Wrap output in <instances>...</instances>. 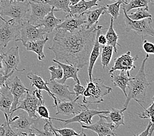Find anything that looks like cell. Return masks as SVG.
<instances>
[{
  "label": "cell",
  "mask_w": 154,
  "mask_h": 136,
  "mask_svg": "<svg viewBox=\"0 0 154 136\" xmlns=\"http://www.w3.org/2000/svg\"><path fill=\"white\" fill-rule=\"evenodd\" d=\"M153 105H154V103H153V98H152V104L149 105L148 108L146 109L144 107H143V109L145 110L144 112H143L142 113H137L138 115V116L141 119H149L150 121H152L153 123H154V109H153Z\"/></svg>",
  "instance_id": "cell-36"
},
{
  "label": "cell",
  "mask_w": 154,
  "mask_h": 136,
  "mask_svg": "<svg viewBox=\"0 0 154 136\" xmlns=\"http://www.w3.org/2000/svg\"><path fill=\"white\" fill-rule=\"evenodd\" d=\"M0 75H5V68L3 67V62L1 53H0Z\"/></svg>",
  "instance_id": "cell-43"
},
{
  "label": "cell",
  "mask_w": 154,
  "mask_h": 136,
  "mask_svg": "<svg viewBox=\"0 0 154 136\" xmlns=\"http://www.w3.org/2000/svg\"><path fill=\"white\" fill-rule=\"evenodd\" d=\"M49 71L51 73L50 80H59L63 77V71L60 66L58 65L57 67L55 65H51L49 67Z\"/></svg>",
  "instance_id": "cell-37"
},
{
  "label": "cell",
  "mask_w": 154,
  "mask_h": 136,
  "mask_svg": "<svg viewBox=\"0 0 154 136\" xmlns=\"http://www.w3.org/2000/svg\"><path fill=\"white\" fill-rule=\"evenodd\" d=\"M47 86L51 92L57 99V101L74 100L75 98L74 92L69 90V86L65 84H62L55 80L47 82Z\"/></svg>",
  "instance_id": "cell-16"
},
{
  "label": "cell",
  "mask_w": 154,
  "mask_h": 136,
  "mask_svg": "<svg viewBox=\"0 0 154 136\" xmlns=\"http://www.w3.org/2000/svg\"><path fill=\"white\" fill-rule=\"evenodd\" d=\"M49 124L51 130L54 133V135L56 136H66V135H86L85 133H83L82 131V133H78L76 132L74 130L72 129V128H62V129H57V128H54L53 126V123L52 120H49Z\"/></svg>",
  "instance_id": "cell-32"
},
{
  "label": "cell",
  "mask_w": 154,
  "mask_h": 136,
  "mask_svg": "<svg viewBox=\"0 0 154 136\" xmlns=\"http://www.w3.org/2000/svg\"><path fill=\"white\" fill-rule=\"evenodd\" d=\"M45 34L46 33L44 32L42 27H38L26 21L22 26L19 38H17L14 41L16 42L21 41L23 44L29 41L43 39Z\"/></svg>",
  "instance_id": "cell-9"
},
{
  "label": "cell",
  "mask_w": 154,
  "mask_h": 136,
  "mask_svg": "<svg viewBox=\"0 0 154 136\" xmlns=\"http://www.w3.org/2000/svg\"><path fill=\"white\" fill-rule=\"evenodd\" d=\"M123 18L125 23V31L129 32L133 30L136 34L140 35L142 37L150 35L154 36V30L152 27V18H146L142 20H134L128 17L124 5L123 6Z\"/></svg>",
  "instance_id": "cell-6"
},
{
  "label": "cell",
  "mask_w": 154,
  "mask_h": 136,
  "mask_svg": "<svg viewBox=\"0 0 154 136\" xmlns=\"http://www.w3.org/2000/svg\"><path fill=\"white\" fill-rule=\"evenodd\" d=\"M30 91L26 93L25 98L20 101L19 105L14 110V112L19 109H23L26 111L28 115L32 118H38L36 115L38 107L39 105L45 104V100H43L42 95V92L40 90H35L30 93Z\"/></svg>",
  "instance_id": "cell-7"
},
{
  "label": "cell",
  "mask_w": 154,
  "mask_h": 136,
  "mask_svg": "<svg viewBox=\"0 0 154 136\" xmlns=\"http://www.w3.org/2000/svg\"><path fill=\"white\" fill-rule=\"evenodd\" d=\"M47 3L54 7V11H62L68 13H70L69 0H47Z\"/></svg>",
  "instance_id": "cell-30"
},
{
  "label": "cell",
  "mask_w": 154,
  "mask_h": 136,
  "mask_svg": "<svg viewBox=\"0 0 154 136\" xmlns=\"http://www.w3.org/2000/svg\"><path fill=\"white\" fill-rule=\"evenodd\" d=\"M151 3L152 4H153V0H151Z\"/></svg>",
  "instance_id": "cell-50"
},
{
  "label": "cell",
  "mask_w": 154,
  "mask_h": 136,
  "mask_svg": "<svg viewBox=\"0 0 154 136\" xmlns=\"http://www.w3.org/2000/svg\"><path fill=\"white\" fill-rule=\"evenodd\" d=\"M109 113L108 110H104V111H98L96 109H90L85 107L82 111L77 114L74 117L69 119H57L53 117L52 120H55L61 121L64 122L65 125H67L70 123L79 122V123H85V124H92V119L95 115H98L100 114H107Z\"/></svg>",
  "instance_id": "cell-13"
},
{
  "label": "cell",
  "mask_w": 154,
  "mask_h": 136,
  "mask_svg": "<svg viewBox=\"0 0 154 136\" xmlns=\"http://www.w3.org/2000/svg\"><path fill=\"white\" fill-rule=\"evenodd\" d=\"M151 2V0H131L129 3H127V4H125L127 5V8H125L126 11L128 13L131 10L133 9H137L143 7L146 9H148V3Z\"/></svg>",
  "instance_id": "cell-34"
},
{
  "label": "cell",
  "mask_w": 154,
  "mask_h": 136,
  "mask_svg": "<svg viewBox=\"0 0 154 136\" xmlns=\"http://www.w3.org/2000/svg\"><path fill=\"white\" fill-rule=\"evenodd\" d=\"M13 101V95L7 83H5V85L0 89V111L3 114L8 115L9 119L11 118V107Z\"/></svg>",
  "instance_id": "cell-19"
},
{
  "label": "cell",
  "mask_w": 154,
  "mask_h": 136,
  "mask_svg": "<svg viewBox=\"0 0 154 136\" xmlns=\"http://www.w3.org/2000/svg\"><path fill=\"white\" fill-rule=\"evenodd\" d=\"M85 88L83 86L81 85L80 83H75L74 87V93L75 94V98L74 99L75 101H77L79 100V98H80L81 95H83V94L85 91Z\"/></svg>",
  "instance_id": "cell-39"
},
{
  "label": "cell",
  "mask_w": 154,
  "mask_h": 136,
  "mask_svg": "<svg viewBox=\"0 0 154 136\" xmlns=\"http://www.w3.org/2000/svg\"><path fill=\"white\" fill-rule=\"evenodd\" d=\"M87 85L83 94V104L85 105L97 104L103 101L105 95L110 93L112 89L106 86L101 78H94L92 80H87Z\"/></svg>",
  "instance_id": "cell-3"
},
{
  "label": "cell",
  "mask_w": 154,
  "mask_h": 136,
  "mask_svg": "<svg viewBox=\"0 0 154 136\" xmlns=\"http://www.w3.org/2000/svg\"><path fill=\"white\" fill-rule=\"evenodd\" d=\"M153 124H154V123H153V122H152V121L149 120V123H148V124L147 128H146V130H145L144 131H142V133L139 134H137V136H149V128H150V127L152 126V125H153Z\"/></svg>",
  "instance_id": "cell-42"
},
{
  "label": "cell",
  "mask_w": 154,
  "mask_h": 136,
  "mask_svg": "<svg viewBox=\"0 0 154 136\" xmlns=\"http://www.w3.org/2000/svg\"><path fill=\"white\" fill-rule=\"evenodd\" d=\"M10 2H24L25 0H9Z\"/></svg>",
  "instance_id": "cell-47"
},
{
  "label": "cell",
  "mask_w": 154,
  "mask_h": 136,
  "mask_svg": "<svg viewBox=\"0 0 154 136\" xmlns=\"http://www.w3.org/2000/svg\"><path fill=\"white\" fill-rule=\"evenodd\" d=\"M36 113H38L39 117L40 119H45V120H52L53 117L50 116L49 110H48V109H47V107L45 106V104L39 105L38 107L37 111H36Z\"/></svg>",
  "instance_id": "cell-38"
},
{
  "label": "cell",
  "mask_w": 154,
  "mask_h": 136,
  "mask_svg": "<svg viewBox=\"0 0 154 136\" xmlns=\"http://www.w3.org/2000/svg\"><path fill=\"white\" fill-rule=\"evenodd\" d=\"M80 1H81V0H69V3H70V5H75V4H76V3H78Z\"/></svg>",
  "instance_id": "cell-45"
},
{
  "label": "cell",
  "mask_w": 154,
  "mask_h": 136,
  "mask_svg": "<svg viewBox=\"0 0 154 136\" xmlns=\"http://www.w3.org/2000/svg\"><path fill=\"white\" fill-rule=\"evenodd\" d=\"M148 11L149 9L140 7V8H137V11L135 13H132L129 14L127 13V15L131 19L134 20H142L146 18H152V14L149 13Z\"/></svg>",
  "instance_id": "cell-35"
},
{
  "label": "cell",
  "mask_w": 154,
  "mask_h": 136,
  "mask_svg": "<svg viewBox=\"0 0 154 136\" xmlns=\"http://www.w3.org/2000/svg\"><path fill=\"white\" fill-rule=\"evenodd\" d=\"M86 23L85 14L82 15H72L68 13L64 18V21L57 25L56 30H62L69 32H74L79 30L82 26Z\"/></svg>",
  "instance_id": "cell-15"
},
{
  "label": "cell",
  "mask_w": 154,
  "mask_h": 136,
  "mask_svg": "<svg viewBox=\"0 0 154 136\" xmlns=\"http://www.w3.org/2000/svg\"><path fill=\"white\" fill-rule=\"evenodd\" d=\"M122 4H124V3L122 0H117V2L112 4H106L105 5L106 9V11L110 14L113 19H117L120 14V5Z\"/></svg>",
  "instance_id": "cell-33"
},
{
  "label": "cell",
  "mask_w": 154,
  "mask_h": 136,
  "mask_svg": "<svg viewBox=\"0 0 154 136\" xmlns=\"http://www.w3.org/2000/svg\"><path fill=\"white\" fill-rule=\"evenodd\" d=\"M7 85H8L9 90L11 92L13 101L12 103L11 107V118H12L13 114L14 113V110L17 108V107L19 105L20 100L23 98L24 95L30 91L28 89L24 86L23 83L21 81V80L19 79L18 76L14 77L13 80L6 81Z\"/></svg>",
  "instance_id": "cell-11"
},
{
  "label": "cell",
  "mask_w": 154,
  "mask_h": 136,
  "mask_svg": "<svg viewBox=\"0 0 154 136\" xmlns=\"http://www.w3.org/2000/svg\"><path fill=\"white\" fill-rule=\"evenodd\" d=\"M122 1L124 3V4H127V0H122Z\"/></svg>",
  "instance_id": "cell-48"
},
{
  "label": "cell",
  "mask_w": 154,
  "mask_h": 136,
  "mask_svg": "<svg viewBox=\"0 0 154 136\" xmlns=\"http://www.w3.org/2000/svg\"><path fill=\"white\" fill-rule=\"evenodd\" d=\"M106 9L105 6L99 5L97 9L92 11L88 10L87 11L84 13L86 17V23L85 24V28L87 29H89L91 28L97 26L99 18L106 13Z\"/></svg>",
  "instance_id": "cell-25"
},
{
  "label": "cell",
  "mask_w": 154,
  "mask_h": 136,
  "mask_svg": "<svg viewBox=\"0 0 154 136\" xmlns=\"http://www.w3.org/2000/svg\"><path fill=\"white\" fill-rule=\"evenodd\" d=\"M143 49L148 54H154V45L153 43L148 41L147 40H144L143 41Z\"/></svg>",
  "instance_id": "cell-40"
},
{
  "label": "cell",
  "mask_w": 154,
  "mask_h": 136,
  "mask_svg": "<svg viewBox=\"0 0 154 136\" xmlns=\"http://www.w3.org/2000/svg\"><path fill=\"white\" fill-rule=\"evenodd\" d=\"M100 1V0H89V1L81 0L75 5H69V9H70L69 13L72 15H82L92 7H98L99 5L97 2Z\"/></svg>",
  "instance_id": "cell-26"
},
{
  "label": "cell",
  "mask_w": 154,
  "mask_h": 136,
  "mask_svg": "<svg viewBox=\"0 0 154 136\" xmlns=\"http://www.w3.org/2000/svg\"><path fill=\"white\" fill-rule=\"evenodd\" d=\"M30 7L28 0L24 2H10L1 0V16L9 17L20 23L28 21Z\"/></svg>",
  "instance_id": "cell-4"
},
{
  "label": "cell",
  "mask_w": 154,
  "mask_h": 136,
  "mask_svg": "<svg viewBox=\"0 0 154 136\" xmlns=\"http://www.w3.org/2000/svg\"><path fill=\"white\" fill-rule=\"evenodd\" d=\"M113 48L112 45H106L102 47L101 54V64L103 68L108 67L113 56Z\"/></svg>",
  "instance_id": "cell-31"
},
{
  "label": "cell",
  "mask_w": 154,
  "mask_h": 136,
  "mask_svg": "<svg viewBox=\"0 0 154 136\" xmlns=\"http://www.w3.org/2000/svg\"><path fill=\"white\" fill-rule=\"evenodd\" d=\"M57 105L55 107L57 110V115H62L68 116L70 115H75L80 113L87 107L79 103H77L74 100L72 101H57Z\"/></svg>",
  "instance_id": "cell-18"
},
{
  "label": "cell",
  "mask_w": 154,
  "mask_h": 136,
  "mask_svg": "<svg viewBox=\"0 0 154 136\" xmlns=\"http://www.w3.org/2000/svg\"><path fill=\"white\" fill-rule=\"evenodd\" d=\"M0 24V47L5 48L8 43L19 38L20 29L23 23H20L11 18L4 19Z\"/></svg>",
  "instance_id": "cell-8"
},
{
  "label": "cell",
  "mask_w": 154,
  "mask_h": 136,
  "mask_svg": "<svg viewBox=\"0 0 154 136\" xmlns=\"http://www.w3.org/2000/svg\"><path fill=\"white\" fill-rule=\"evenodd\" d=\"M53 62H54V63H57L58 65H59L62 68V71H63V77H62V79L58 80V83L65 84L66 81L68 79H73L75 83H80L78 76V73L80 69L79 68L72 64H64L55 59H53Z\"/></svg>",
  "instance_id": "cell-20"
},
{
  "label": "cell",
  "mask_w": 154,
  "mask_h": 136,
  "mask_svg": "<svg viewBox=\"0 0 154 136\" xmlns=\"http://www.w3.org/2000/svg\"><path fill=\"white\" fill-rule=\"evenodd\" d=\"M110 75L111 81L113 83L115 86L119 87V89L122 90L124 95L127 96V86L128 83L130 80L131 77L130 75L129 72H125L123 71H121L119 74H117L116 73H109Z\"/></svg>",
  "instance_id": "cell-24"
},
{
  "label": "cell",
  "mask_w": 154,
  "mask_h": 136,
  "mask_svg": "<svg viewBox=\"0 0 154 136\" xmlns=\"http://www.w3.org/2000/svg\"><path fill=\"white\" fill-rule=\"evenodd\" d=\"M100 45L99 44L98 39H97V34L96 32V37H95L94 43L93 47V49L91 50V52L90 54L89 60V67H88V75H89V80H92L93 79V70L94 65L95 64V62H97L98 56H100Z\"/></svg>",
  "instance_id": "cell-28"
},
{
  "label": "cell",
  "mask_w": 154,
  "mask_h": 136,
  "mask_svg": "<svg viewBox=\"0 0 154 136\" xmlns=\"http://www.w3.org/2000/svg\"><path fill=\"white\" fill-rule=\"evenodd\" d=\"M41 1H42V2H45V3H47V0H41Z\"/></svg>",
  "instance_id": "cell-49"
},
{
  "label": "cell",
  "mask_w": 154,
  "mask_h": 136,
  "mask_svg": "<svg viewBox=\"0 0 154 136\" xmlns=\"http://www.w3.org/2000/svg\"><path fill=\"white\" fill-rule=\"evenodd\" d=\"M54 8L52 7L51 11L44 17L43 19L38 24L37 26L42 27L44 32L46 34H50L55 29L58 24L62 21V19L57 18L54 14Z\"/></svg>",
  "instance_id": "cell-21"
},
{
  "label": "cell",
  "mask_w": 154,
  "mask_h": 136,
  "mask_svg": "<svg viewBox=\"0 0 154 136\" xmlns=\"http://www.w3.org/2000/svg\"><path fill=\"white\" fill-rule=\"evenodd\" d=\"M3 62L5 64V75L8 74L11 71H24L25 69H19L18 66L20 63L19 47H13L5 53H1Z\"/></svg>",
  "instance_id": "cell-14"
},
{
  "label": "cell",
  "mask_w": 154,
  "mask_h": 136,
  "mask_svg": "<svg viewBox=\"0 0 154 136\" xmlns=\"http://www.w3.org/2000/svg\"><path fill=\"white\" fill-rule=\"evenodd\" d=\"M15 71H11L10 73H9L8 74H6V75H0V89H2V87L3 86L5 85V84L6 83V81L7 80V79H8L9 77L11 76L14 72Z\"/></svg>",
  "instance_id": "cell-41"
},
{
  "label": "cell",
  "mask_w": 154,
  "mask_h": 136,
  "mask_svg": "<svg viewBox=\"0 0 154 136\" xmlns=\"http://www.w3.org/2000/svg\"><path fill=\"white\" fill-rule=\"evenodd\" d=\"M106 41H107V45H112L113 48V52L117 53V46L118 45L121 47L119 44L117 43L119 39V35L116 34V31L113 29V18L112 17L110 20V24L108 29V32L106 34Z\"/></svg>",
  "instance_id": "cell-29"
},
{
  "label": "cell",
  "mask_w": 154,
  "mask_h": 136,
  "mask_svg": "<svg viewBox=\"0 0 154 136\" xmlns=\"http://www.w3.org/2000/svg\"><path fill=\"white\" fill-rule=\"evenodd\" d=\"M0 19H1L2 20H3L5 19L4 18L2 17L1 16V0H0Z\"/></svg>",
  "instance_id": "cell-46"
},
{
  "label": "cell",
  "mask_w": 154,
  "mask_h": 136,
  "mask_svg": "<svg viewBox=\"0 0 154 136\" xmlns=\"http://www.w3.org/2000/svg\"><path fill=\"white\" fill-rule=\"evenodd\" d=\"M138 57V55H136L134 57L131 56L130 51H128L126 53L123 54L114 60V65L110 69L109 73H111L116 71L129 72L136 68L134 62L136 60H137Z\"/></svg>",
  "instance_id": "cell-17"
},
{
  "label": "cell",
  "mask_w": 154,
  "mask_h": 136,
  "mask_svg": "<svg viewBox=\"0 0 154 136\" xmlns=\"http://www.w3.org/2000/svg\"><path fill=\"white\" fill-rule=\"evenodd\" d=\"M148 57L149 54H146V58L143 60L138 73L134 77H131L128 83L127 86L128 88V94H127L126 100L124 103L125 108H127L128 105L132 100L138 103L141 107L143 106V103H145L146 91L150 84V83L146 79L145 73V64Z\"/></svg>",
  "instance_id": "cell-2"
},
{
  "label": "cell",
  "mask_w": 154,
  "mask_h": 136,
  "mask_svg": "<svg viewBox=\"0 0 154 136\" xmlns=\"http://www.w3.org/2000/svg\"><path fill=\"white\" fill-rule=\"evenodd\" d=\"M28 2L30 7V13L28 18V22L37 26L39 22L51 11L52 7L42 1L28 0Z\"/></svg>",
  "instance_id": "cell-10"
},
{
  "label": "cell",
  "mask_w": 154,
  "mask_h": 136,
  "mask_svg": "<svg viewBox=\"0 0 154 136\" xmlns=\"http://www.w3.org/2000/svg\"><path fill=\"white\" fill-rule=\"evenodd\" d=\"M39 119V117H30L24 111L13 118L9 119V123L12 129H15L17 131V135H36L33 131V127L38 123Z\"/></svg>",
  "instance_id": "cell-5"
},
{
  "label": "cell",
  "mask_w": 154,
  "mask_h": 136,
  "mask_svg": "<svg viewBox=\"0 0 154 136\" xmlns=\"http://www.w3.org/2000/svg\"><path fill=\"white\" fill-rule=\"evenodd\" d=\"M28 78L30 80V86H34L36 89L40 90H45L49 95L53 98L54 101V105L53 107H55L57 105V99L51 92L50 89H49L48 86H47V81H45L41 77L38 75L35 74L34 73H30L28 74L27 75Z\"/></svg>",
  "instance_id": "cell-22"
},
{
  "label": "cell",
  "mask_w": 154,
  "mask_h": 136,
  "mask_svg": "<svg viewBox=\"0 0 154 136\" xmlns=\"http://www.w3.org/2000/svg\"><path fill=\"white\" fill-rule=\"evenodd\" d=\"M127 108H123L122 109H112L109 113L105 114V119L109 120L114 125L115 129H117L121 125H124V115L123 112L125 111Z\"/></svg>",
  "instance_id": "cell-27"
},
{
  "label": "cell",
  "mask_w": 154,
  "mask_h": 136,
  "mask_svg": "<svg viewBox=\"0 0 154 136\" xmlns=\"http://www.w3.org/2000/svg\"><path fill=\"white\" fill-rule=\"evenodd\" d=\"M100 117V119L98 122L94 124H83L80 123L81 126L83 129H87L94 131L98 136H107V135H116L114 133L116 130L114 125L110 122H107L105 119V115L100 114L98 115Z\"/></svg>",
  "instance_id": "cell-12"
},
{
  "label": "cell",
  "mask_w": 154,
  "mask_h": 136,
  "mask_svg": "<svg viewBox=\"0 0 154 136\" xmlns=\"http://www.w3.org/2000/svg\"><path fill=\"white\" fill-rule=\"evenodd\" d=\"M97 30V26L87 29L85 25L74 32L57 30L49 50L54 53L55 60L82 69L89 63Z\"/></svg>",
  "instance_id": "cell-1"
},
{
  "label": "cell",
  "mask_w": 154,
  "mask_h": 136,
  "mask_svg": "<svg viewBox=\"0 0 154 136\" xmlns=\"http://www.w3.org/2000/svg\"><path fill=\"white\" fill-rule=\"evenodd\" d=\"M0 136H5V129L4 124L0 126Z\"/></svg>",
  "instance_id": "cell-44"
},
{
  "label": "cell",
  "mask_w": 154,
  "mask_h": 136,
  "mask_svg": "<svg viewBox=\"0 0 154 136\" xmlns=\"http://www.w3.org/2000/svg\"><path fill=\"white\" fill-rule=\"evenodd\" d=\"M49 41V38L46 36L45 39H38L35 41H29L27 43H23V46L28 51H32V52L35 53L38 55V60L42 61L45 59V55L43 52V49L45 47L46 43Z\"/></svg>",
  "instance_id": "cell-23"
}]
</instances>
